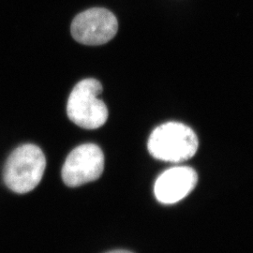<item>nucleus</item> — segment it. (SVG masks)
<instances>
[{
    "mask_svg": "<svg viewBox=\"0 0 253 253\" xmlns=\"http://www.w3.org/2000/svg\"><path fill=\"white\" fill-rule=\"evenodd\" d=\"M118 29L115 14L103 8H92L79 13L71 27L74 40L85 45L107 43L117 35Z\"/></svg>",
    "mask_w": 253,
    "mask_h": 253,
    "instance_id": "obj_4",
    "label": "nucleus"
},
{
    "mask_svg": "<svg viewBox=\"0 0 253 253\" xmlns=\"http://www.w3.org/2000/svg\"><path fill=\"white\" fill-rule=\"evenodd\" d=\"M45 167V156L39 146L21 145L10 154L5 164L4 182L16 193H27L40 184Z\"/></svg>",
    "mask_w": 253,
    "mask_h": 253,
    "instance_id": "obj_2",
    "label": "nucleus"
},
{
    "mask_svg": "<svg viewBox=\"0 0 253 253\" xmlns=\"http://www.w3.org/2000/svg\"><path fill=\"white\" fill-rule=\"evenodd\" d=\"M104 169V155L94 144H84L73 149L62 167L64 183L72 188L97 180Z\"/></svg>",
    "mask_w": 253,
    "mask_h": 253,
    "instance_id": "obj_5",
    "label": "nucleus"
},
{
    "mask_svg": "<svg viewBox=\"0 0 253 253\" xmlns=\"http://www.w3.org/2000/svg\"><path fill=\"white\" fill-rule=\"evenodd\" d=\"M107 253H132L130 252H127V251H113V252H110Z\"/></svg>",
    "mask_w": 253,
    "mask_h": 253,
    "instance_id": "obj_7",
    "label": "nucleus"
},
{
    "mask_svg": "<svg viewBox=\"0 0 253 253\" xmlns=\"http://www.w3.org/2000/svg\"><path fill=\"white\" fill-rule=\"evenodd\" d=\"M197 172L188 166H177L163 172L154 186L155 197L164 205L180 202L195 188Z\"/></svg>",
    "mask_w": 253,
    "mask_h": 253,
    "instance_id": "obj_6",
    "label": "nucleus"
},
{
    "mask_svg": "<svg viewBox=\"0 0 253 253\" xmlns=\"http://www.w3.org/2000/svg\"><path fill=\"white\" fill-rule=\"evenodd\" d=\"M102 92L101 84L95 79H84L73 88L67 104L69 118L77 126L96 129L105 124L108 109L98 98Z\"/></svg>",
    "mask_w": 253,
    "mask_h": 253,
    "instance_id": "obj_3",
    "label": "nucleus"
},
{
    "mask_svg": "<svg viewBox=\"0 0 253 253\" xmlns=\"http://www.w3.org/2000/svg\"><path fill=\"white\" fill-rule=\"evenodd\" d=\"M147 147L149 153L160 161L182 163L195 155L198 139L190 126L168 122L154 129Z\"/></svg>",
    "mask_w": 253,
    "mask_h": 253,
    "instance_id": "obj_1",
    "label": "nucleus"
}]
</instances>
